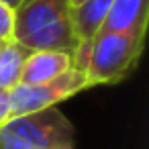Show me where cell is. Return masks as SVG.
I'll list each match as a JSON object with an SVG mask.
<instances>
[{
	"instance_id": "6da1fadb",
	"label": "cell",
	"mask_w": 149,
	"mask_h": 149,
	"mask_svg": "<svg viewBox=\"0 0 149 149\" xmlns=\"http://www.w3.org/2000/svg\"><path fill=\"white\" fill-rule=\"evenodd\" d=\"M15 41L31 51H55L76 57L78 39L70 0H23L15 8Z\"/></svg>"
},
{
	"instance_id": "7a4b0ae2",
	"label": "cell",
	"mask_w": 149,
	"mask_h": 149,
	"mask_svg": "<svg viewBox=\"0 0 149 149\" xmlns=\"http://www.w3.org/2000/svg\"><path fill=\"white\" fill-rule=\"evenodd\" d=\"M0 149H74V125L55 106L13 116L0 127Z\"/></svg>"
},
{
	"instance_id": "3957f363",
	"label": "cell",
	"mask_w": 149,
	"mask_h": 149,
	"mask_svg": "<svg viewBox=\"0 0 149 149\" xmlns=\"http://www.w3.org/2000/svg\"><path fill=\"white\" fill-rule=\"evenodd\" d=\"M145 35L141 33H98L86 68L88 86L118 84L127 80L141 59Z\"/></svg>"
},
{
	"instance_id": "277c9868",
	"label": "cell",
	"mask_w": 149,
	"mask_h": 149,
	"mask_svg": "<svg viewBox=\"0 0 149 149\" xmlns=\"http://www.w3.org/2000/svg\"><path fill=\"white\" fill-rule=\"evenodd\" d=\"M86 88H90L86 72H80L76 68H70L68 72L45 84H17L13 90H8L10 118L51 108Z\"/></svg>"
},
{
	"instance_id": "5b68a950",
	"label": "cell",
	"mask_w": 149,
	"mask_h": 149,
	"mask_svg": "<svg viewBox=\"0 0 149 149\" xmlns=\"http://www.w3.org/2000/svg\"><path fill=\"white\" fill-rule=\"evenodd\" d=\"M149 0H112L100 33H141L147 31Z\"/></svg>"
},
{
	"instance_id": "8992f818",
	"label": "cell",
	"mask_w": 149,
	"mask_h": 149,
	"mask_svg": "<svg viewBox=\"0 0 149 149\" xmlns=\"http://www.w3.org/2000/svg\"><path fill=\"white\" fill-rule=\"evenodd\" d=\"M74 68V57L55 51H33L25 63L21 84H45Z\"/></svg>"
},
{
	"instance_id": "52a82bcc",
	"label": "cell",
	"mask_w": 149,
	"mask_h": 149,
	"mask_svg": "<svg viewBox=\"0 0 149 149\" xmlns=\"http://www.w3.org/2000/svg\"><path fill=\"white\" fill-rule=\"evenodd\" d=\"M31 53L33 51L29 47L15 39L0 45V88L2 90H13L17 84H21V76Z\"/></svg>"
},
{
	"instance_id": "ba28073f",
	"label": "cell",
	"mask_w": 149,
	"mask_h": 149,
	"mask_svg": "<svg viewBox=\"0 0 149 149\" xmlns=\"http://www.w3.org/2000/svg\"><path fill=\"white\" fill-rule=\"evenodd\" d=\"M15 39V8L0 2V41Z\"/></svg>"
},
{
	"instance_id": "9c48e42d",
	"label": "cell",
	"mask_w": 149,
	"mask_h": 149,
	"mask_svg": "<svg viewBox=\"0 0 149 149\" xmlns=\"http://www.w3.org/2000/svg\"><path fill=\"white\" fill-rule=\"evenodd\" d=\"M10 120V96L8 90L0 88V127Z\"/></svg>"
},
{
	"instance_id": "30bf717a",
	"label": "cell",
	"mask_w": 149,
	"mask_h": 149,
	"mask_svg": "<svg viewBox=\"0 0 149 149\" xmlns=\"http://www.w3.org/2000/svg\"><path fill=\"white\" fill-rule=\"evenodd\" d=\"M0 2H4V4H8L10 8H17L21 2H23V0H0Z\"/></svg>"
},
{
	"instance_id": "8fae6325",
	"label": "cell",
	"mask_w": 149,
	"mask_h": 149,
	"mask_svg": "<svg viewBox=\"0 0 149 149\" xmlns=\"http://www.w3.org/2000/svg\"><path fill=\"white\" fill-rule=\"evenodd\" d=\"M84 2V0H70V6L74 8V6H78V4H82Z\"/></svg>"
},
{
	"instance_id": "7c38bea8",
	"label": "cell",
	"mask_w": 149,
	"mask_h": 149,
	"mask_svg": "<svg viewBox=\"0 0 149 149\" xmlns=\"http://www.w3.org/2000/svg\"><path fill=\"white\" fill-rule=\"evenodd\" d=\"M0 45H2V41H0Z\"/></svg>"
}]
</instances>
